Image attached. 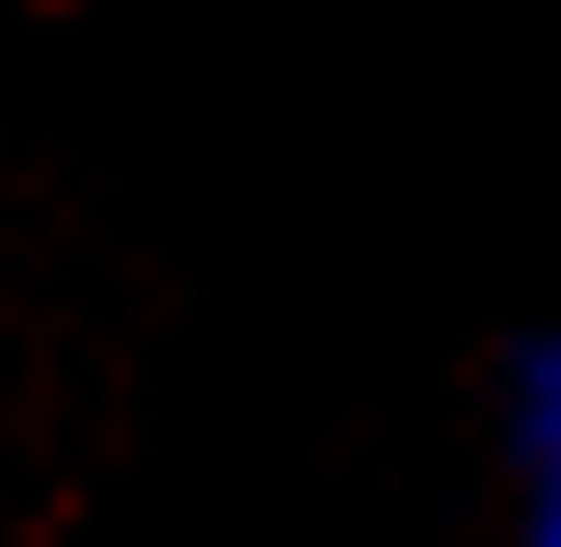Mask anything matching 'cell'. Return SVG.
<instances>
[{
    "label": "cell",
    "instance_id": "obj_1",
    "mask_svg": "<svg viewBox=\"0 0 561 547\" xmlns=\"http://www.w3.org/2000/svg\"><path fill=\"white\" fill-rule=\"evenodd\" d=\"M508 547H561V321L508 348Z\"/></svg>",
    "mask_w": 561,
    "mask_h": 547
}]
</instances>
